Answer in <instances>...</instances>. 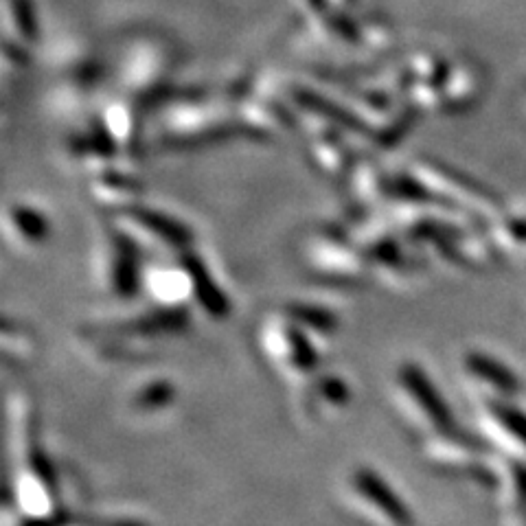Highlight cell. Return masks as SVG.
<instances>
[{
    "label": "cell",
    "mask_w": 526,
    "mask_h": 526,
    "mask_svg": "<svg viewBox=\"0 0 526 526\" xmlns=\"http://www.w3.org/2000/svg\"><path fill=\"white\" fill-rule=\"evenodd\" d=\"M353 491L371 505L380 516H384L393 526H413L415 518L406 502L397 496V491L386 483L371 467H358L351 474Z\"/></svg>",
    "instance_id": "obj_2"
},
{
    "label": "cell",
    "mask_w": 526,
    "mask_h": 526,
    "mask_svg": "<svg viewBox=\"0 0 526 526\" xmlns=\"http://www.w3.org/2000/svg\"><path fill=\"white\" fill-rule=\"evenodd\" d=\"M128 217L130 222L139 224L145 233H150L152 237L160 239V242L171 246V248H185L187 244H191V231L187 226H182L178 220L163 213H152V211H145V209H128Z\"/></svg>",
    "instance_id": "obj_5"
},
{
    "label": "cell",
    "mask_w": 526,
    "mask_h": 526,
    "mask_svg": "<svg viewBox=\"0 0 526 526\" xmlns=\"http://www.w3.org/2000/svg\"><path fill=\"white\" fill-rule=\"evenodd\" d=\"M513 478H516L520 500H526V467H516V474H513Z\"/></svg>",
    "instance_id": "obj_17"
},
{
    "label": "cell",
    "mask_w": 526,
    "mask_h": 526,
    "mask_svg": "<svg viewBox=\"0 0 526 526\" xmlns=\"http://www.w3.org/2000/svg\"><path fill=\"white\" fill-rule=\"evenodd\" d=\"M320 393L325 395L327 402H334V404L349 402V388L342 384L338 377H327V380L320 382Z\"/></svg>",
    "instance_id": "obj_16"
},
{
    "label": "cell",
    "mask_w": 526,
    "mask_h": 526,
    "mask_svg": "<svg viewBox=\"0 0 526 526\" xmlns=\"http://www.w3.org/2000/svg\"><path fill=\"white\" fill-rule=\"evenodd\" d=\"M7 16H14L20 38L33 40L38 33L36 20H33V11L29 0H7Z\"/></svg>",
    "instance_id": "obj_15"
},
{
    "label": "cell",
    "mask_w": 526,
    "mask_h": 526,
    "mask_svg": "<svg viewBox=\"0 0 526 526\" xmlns=\"http://www.w3.org/2000/svg\"><path fill=\"white\" fill-rule=\"evenodd\" d=\"M106 134L112 139V143H119L128 147L136 141L139 136V117L130 104L123 101H112L106 110Z\"/></svg>",
    "instance_id": "obj_8"
},
{
    "label": "cell",
    "mask_w": 526,
    "mask_h": 526,
    "mask_svg": "<svg viewBox=\"0 0 526 526\" xmlns=\"http://www.w3.org/2000/svg\"><path fill=\"white\" fill-rule=\"evenodd\" d=\"M288 318H292L299 327L314 329L318 334H331V331H336L338 327L336 314H331L325 307L307 303L288 305Z\"/></svg>",
    "instance_id": "obj_10"
},
{
    "label": "cell",
    "mask_w": 526,
    "mask_h": 526,
    "mask_svg": "<svg viewBox=\"0 0 526 526\" xmlns=\"http://www.w3.org/2000/svg\"><path fill=\"white\" fill-rule=\"evenodd\" d=\"M329 3H336V5H351L353 0H329Z\"/></svg>",
    "instance_id": "obj_18"
},
{
    "label": "cell",
    "mask_w": 526,
    "mask_h": 526,
    "mask_svg": "<svg viewBox=\"0 0 526 526\" xmlns=\"http://www.w3.org/2000/svg\"><path fill=\"white\" fill-rule=\"evenodd\" d=\"M174 397H176V388L169 382H163V380L152 382L136 393L134 408L143 410V413H154V410H160L167 404H171V399Z\"/></svg>",
    "instance_id": "obj_12"
},
{
    "label": "cell",
    "mask_w": 526,
    "mask_h": 526,
    "mask_svg": "<svg viewBox=\"0 0 526 526\" xmlns=\"http://www.w3.org/2000/svg\"><path fill=\"white\" fill-rule=\"evenodd\" d=\"M182 268L189 274V285L196 292V301L200 307L207 312L211 318H226L231 314V303H228L222 290L217 288L209 270L202 266V261L193 255H187L182 259Z\"/></svg>",
    "instance_id": "obj_4"
},
{
    "label": "cell",
    "mask_w": 526,
    "mask_h": 526,
    "mask_svg": "<svg viewBox=\"0 0 526 526\" xmlns=\"http://www.w3.org/2000/svg\"><path fill=\"white\" fill-rule=\"evenodd\" d=\"M314 145V160L323 171H338L347 165V152L340 141H331L327 136L320 134L318 139H312Z\"/></svg>",
    "instance_id": "obj_13"
},
{
    "label": "cell",
    "mask_w": 526,
    "mask_h": 526,
    "mask_svg": "<svg viewBox=\"0 0 526 526\" xmlns=\"http://www.w3.org/2000/svg\"><path fill=\"white\" fill-rule=\"evenodd\" d=\"M491 413L498 419V423L505 428L509 434H513L522 445H526V415L522 410L507 406V404H496L491 406Z\"/></svg>",
    "instance_id": "obj_14"
},
{
    "label": "cell",
    "mask_w": 526,
    "mask_h": 526,
    "mask_svg": "<svg viewBox=\"0 0 526 526\" xmlns=\"http://www.w3.org/2000/svg\"><path fill=\"white\" fill-rule=\"evenodd\" d=\"M465 367L467 371H470L472 375H476L478 380H483L491 386H496L498 391L502 393H518V377L513 375L505 364H500L498 360L485 356V353H478V351H472L470 356L465 358Z\"/></svg>",
    "instance_id": "obj_6"
},
{
    "label": "cell",
    "mask_w": 526,
    "mask_h": 526,
    "mask_svg": "<svg viewBox=\"0 0 526 526\" xmlns=\"http://www.w3.org/2000/svg\"><path fill=\"white\" fill-rule=\"evenodd\" d=\"M7 226L27 244H40L49 235L47 217L38 213V209L22 207V204L7 209Z\"/></svg>",
    "instance_id": "obj_7"
},
{
    "label": "cell",
    "mask_w": 526,
    "mask_h": 526,
    "mask_svg": "<svg viewBox=\"0 0 526 526\" xmlns=\"http://www.w3.org/2000/svg\"><path fill=\"white\" fill-rule=\"evenodd\" d=\"M397 382L402 386V391H406V395L413 399L415 406L421 410L426 419L432 423L434 428L439 430H452L454 426V417H452V410L445 402V397L441 395V391L434 382L428 377V373L423 371L419 364L413 362H406L399 367L397 371Z\"/></svg>",
    "instance_id": "obj_1"
},
{
    "label": "cell",
    "mask_w": 526,
    "mask_h": 526,
    "mask_svg": "<svg viewBox=\"0 0 526 526\" xmlns=\"http://www.w3.org/2000/svg\"><path fill=\"white\" fill-rule=\"evenodd\" d=\"M90 191L101 204H117V207H123L125 211L132 209L134 198L139 196L141 191V182H136L128 176H119V178H99L90 185Z\"/></svg>",
    "instance_id": "obj_9"
},
{
    "label": "cell",
    "mask_w": 526,
    "mask_h": 526,
    "mask_svg": "<svg viewBox=\"0 0 526 526\" xmlns=\"http://www.w3.org/2000/svg\"><path fill=\"white\" fill-rule=\"evenodd\" d=\"M285 331V340H288V360L296 371L310 373L318 369V353L310 345V340L303 336V327H283Z\"/></svg>",
    "instance_id": "obj_11"
},
{
    "label": "cell",
    "mask_w": 526,
    "mask_h": 526,
    "mask_svg": "<svg viewBox=\"0 0 526 526\" xmlns=\"http://www.w3.org/2000/svg\"><path fill=\"white\" fill-rule=\"evenodd\" d=\"M174 62L171 47L160 40L141 42L139 47L132 49L128 62L121 64V79L128 86H156L169 73V66Z\"/></svg>",
    "instance_id": "obj_3"
}]
</instances>
